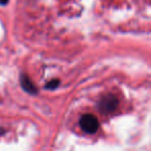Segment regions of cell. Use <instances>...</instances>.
Returning <instances> with one entry per match:
<instances>
[{
    "label": "cell",
    "mask_w": 151,
    "mask_h": 151,
    "mask_svg": "<svg viewBox=\"0 0 151 151\" xmlns=\"http://www.w3.org/2000/svg\"><path fill=\"white\" fill-rule=\"evenodd\" d=\"M80 125L81 128L87 134H94L99 128V120L94 117V116L90 115H85L81 118L80 120Z\"/></svg>",
    "instance_id": "obj_1"
},
{
    "label": "cell",
    "mask_w": 151,
    "mask_h": 151,
    "mask_svg": "<svg viewBox=\"0 0 151 151\" xmlns=\"http://www.w3.org/2000/svg\"><path fill=\"white\" fill-rule=\"evenodd\" d=\"M117 106V99L113 96H109L103 101V107L106 110H112Z\"/></svg>",
    "instance_id": "obj_2"
},
{
    "label": "cell",
    "mask_w": 151,
    "mask_h": 151,
    "mask_svg": "<svg viewBox=\"0 0 151 151\" xmlns=\"http://www.w3.org/2000/svg\"><path fill=\"white\" fill-rule=\"evenodd\" d=\"M6 1L7 0H0V2L1 3H6Z\"/></svg>",
    "instance_id": "obj_3"
}]
</instances>
